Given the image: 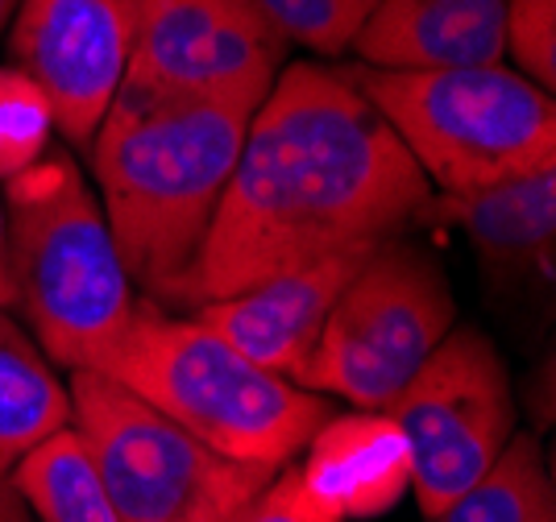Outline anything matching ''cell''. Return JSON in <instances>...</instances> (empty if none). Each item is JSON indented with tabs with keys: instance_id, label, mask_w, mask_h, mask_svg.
I'll use <instances>...</instances> for the list:
<instances>
[{
	"instance_id": "obj_14",
	"label": "cell",
	"mask_w": 556,
	"mask_h": 522,
	"mask_svg": "<svg viewBox=\"0 0 556 522\" xmlns=\"http://www.w3.org/2000/svg\"><path fill=\"white\" fill-rule=\"evenodd\" d=\"M428 207H437L444 220L465 228L486 270L498 273L503 282H532L535 270L548 278L556 228V166L523 179L494 182L482 191L428 200Z\"/></svg>"
},
{
	"instance_id": "obj_21",
	"label": "cell",
	"mask_w": 556,
	"mask_h": 522,
	"mask_svg": "<svg viewBox=\"0 0 556 522\" xmlns=\"http://www.w3.org/2000/svg\"><path fill=\"white\" fill-rule=\"evenodd\" d=\"M237 522H345V519H337L325 501L303 485L295 464H282L275 478L257 489L254 501L241 510Z\"/></svg>"
},
{
	"instance_id": "obj_23",
	"label": "cell",
	"mask_w": 556,
	"mask_h": 522,
	"mask_svg": "<svg viewBox=\"0 0 556 522\" xmlns=\"http://www.w3.org/2000/svg\"><path fill=\"white\" fill-rule=\"evenodd\" d=\"M0 307H17V287H13V262H9V216H4V195H0Z\"/></svg>"
},
{
	"instance_id": "obj_24",
	"label": "cell",
	"mask_w": 556,
	"mask_h": 522,
	"mask_svg": "<svg viewBox=\"0 0 556 522\" xmlns=\"http://www.w3.org/2000/svg\"><path fill=\"white\" fill-rule=\"evenodd\" d=\"M0 522H38L34 510L25 506V498L17 494V485H13L4 464H0Z\"/></svg>"
},
{
	"instance_id": "obj_10",
	"label": "cell",
	"mask_w": 556,
	"mask_h": 522,
	"mask_svg": "<svg viewBox=\"0 0 556 522\" xmlns=\"http://www.w3.org/2000/svg\"><path fill=\"white\" fill-rule=\"evenodd\" d=\"M129 0H17L9 22L13 67L50 104L54 133L88 145L129 67Z\"/></svg>"
},
{
	"instance_id": "obj_1",
	"label": "cell",
	"mask_w": 556,
	"mask_h": 522,
	"mask_svg": "<svg viewBox=\"0 0 556 522\" xmlns=\"http://www.w3.org/2000/svg\"><path fill=\"white\" fill-rule=\"evenodd\" d=\"M428 200L432 182L353 75L312 59L287 63L250 116L184 307L328 253L382 245Z\"/></svg>"
},
{
	"instance_id": "obj_5",
	"label": "cell",
	"mask_w": 556,
	"mask_h": 522,
	"mask_svg": "<svg viewBox=\"0 0 556 522\" xmlns=\"http://www.w3.org/2000/svg\"><path fill=\"white\" fill-rule=\"evenodd\" d=\"M424 179L444 195L553 170L556 104L507 63L448 71H353Z\"/></svg>"
},
{
	"instance_id": "obj_25",
	"label": "cell",
	"mask_w": 556,
	"mask_h": 522,
	"mask_svg": "<svg viewBox=\"0 0 556 522\" xmlns=\"http://www.w3.org/2000/svg\"><path fill=\"white\" fill-rule=\"evenodd\" d=\"M13 13H17V0H0V38L9 34V22H13Z\"/></svg>"
},
{
	"instance_id": "obj_13",
	"label": "cell",
	"mask_w": 556,
	"mask_h": 522,
	"mask_svg": "<svg viewBox=\"0 0 556 522\" xmlns=\"http://www.w3.org/2000/svg\"><path fill=\"white\" fill-rule=\"evenodd\" d=\"M303 485L337 519H378L412 489V453L387 410L328 415L303 444Z\"/></svg>"
},
{
	"instance_id": "obj_8",
	"label": "cell",
	"mask_w": 556,
	"mask_h": 522,
	"mask_svg": "<svg viewBox=\"0 0 556 522\" xmlns=\"http://www.w3.org/2000/svg\"><path fill=\"white\" fill-rule=\"evenodd\" d=\"M71 428L79 432L121 522H187L220 489L270 469L216 456L175 419L96 369H71Z\"/></svg>"
},
{
	"instance_id": "obj_3",
	"label": "cell",
	"mask_w": 556,
	"mask_h": 522,
	"mask_svg": "<svg viewBox=\"0 0 556 522\" xmlns=\"http://www.w3.org/2000/svg\"><path fill=\"white\" fill-rule=\"evenodd\" d=\"M100 373L129 386L216 456L278 473L303 453L332 407L291 378L241 357L195 316L141 295Z\"/></svg>"
},
{
	"instance_id": "obj_18",
	"label": "cell",
	"mask_w": 556,
	"mask_h": 522,
	"mask_svg": "<svg viewBox=\"0 0 556 522\" xmlns=\"http://www.w3.org/2000/svg\"><path fill=\"white\" fill-rule=\"evenodd\" d=\"M378 0H257L287 46H300L316 59H341L353 50L362 25Z\"/></svg>"
},
{
	"instance_id": "obj_11",
	"label": "cell",
	"mask_w": 556,
	"mask_h": 522,
	"mask_svg": "<svg viewBox=\"0 0 556 522\" xmlns=\"http://www.w3.org/2000/svg\"><path fill=\"white\" fill-rule=\"evenodd\" d=\"M374 250L378 245H357V250L328 253L320 262H307L295 270L266 273L232 295L191 307V316L208 323L241 357L295 382L320 341V328L337 295L345 291V282Z\"/></svg>"
},
{
	"instance_id": "obj_16",
	"label": "cell",
	"mask_w": 556,
	"mask_h": 522,
	"mask_svg": "<svg viewBox=\"0 0 556 522\" xmlns=\"http://www.w3.org/2000/svg\"><path fill=\"white\" fill-rule=\"evenodd\" d=\"M25 506L38 522H121L109 489L75 428H59L9 464Z\"/></svg>"
},
{
	"instance_id": "obj_15",
	"label": "cell",
	"mask_w": 556,
	"mask_h": 522,
	"mask_svg": "<svg viewBox=\"0 0 556 522\" xmlns=\"http://www.w3.org/2000/svg\"><path fill=\"white\" fill-rule=\"evenodd\" d=\"M71 423V390L54 361L25 332L9 307H0V464L9 469L38 440Z\"/></svg>"
},
{
	"instance_id": "obj_4",
	"label": "cell",
	"mask_w": 556,
	"mask_h": 522,
	"mask_svg": "<svg viewBox=\"0 0 556 522\" xmlns=\"http://www.w3.org/2000/svg\"><path fill=\"white\" fill-rule=\"evenodd\" d=\"M17 311L63 369H104L134 316V282L100 200L67 150L4 182Z\"/></svg>"
},
{
	"instance_id": "obj_20",
	"label": "cell",
	"mask_w": 556,
	"mask_h": 522,
	"mask_svg": "<svg viewBox=\"0 0 556 522\" xmlns=\"http://www.w3.org/2000/svg\"><path fill=\"white\" fill-rule=\"evenodd\" d=\"M503 38L515 71L535 88L556 84V0H503Z\"/></svg>"
},
{
	"instance_id": "obj_22",
	"label": "cell",
	"mask_w": 556,
	"mask_h": 522,
	"mask_svg": "<svg viewBox=\"0 0 556 522\" xmlns=\"http://www.w3.org/2000/svg\"><path fill=\"white\" fill-rule=\"evenodd\" d=\"M275 478V473H266V478H250V481H241V485H229V489H220L216 498H208L195 514L187 522H237L241 519V510L254 501V494L266 485V481Z\"/></svg>"
},
{
	"instance_id": "obj_12",
	"label": "cell",
	"mask_w": 556,
	"mask_h": 522,
	"mask_svg": "<svg viewBox=\"0 0 556 522\" xmlns=\"http://www.w3.org/2000/svg\"><path fill=\"white\" fill-rule=\"evenodd\" d=\"M353 54L378 71L507 63L503 0H378Z\"/></svg>"
},
{
	"instance_id": "obj_19",
	"label": "cell",
	"mask_w": 556,
	"mask_h": 522,
	"mask_svg": "<svg viewBox=\"0 0 556 522\" xmlns=\"http://www.w3.org/2000/svg\"><path fill=\"white\" fill-rule=\"evenodd\" d=\"M54 116L42 88L17 67H0V182L29 170L50 150Z\"/></svg>"
},
{
	"instance_id": "obj_6",
	"label": "cell",
	"mask_w": 556,
	"mask_h": 522,
	"mask_svg": "<svg viewBox=\"0 0 556 522\" xmlns=\"http://www.w3.org/2000/svg\"><path fill=\"white\" fill-rule=\"evenodd\" d=\"M453 323L457 303L441 262L391 237L337 295L295 382L353 410H387Z\"/></svg>"
},
{
	"instance_id": "obj_2",
	"label": "cell",
	"mask_w": 556,
	"mask_h": 522,
	"mask_svg": "<svg viewBox=\"0 0 556 522\" xmlns=\"http://www.w3.org/2000/svg\"><path fill=\"white\" fill-rule=\"evenodd\" d=\"M254 109L125 88L92 133V175L116 253L141 295L184 307Z\"/></svg>"
},
{
	"instance_id": "obj_9",
	"label": "cell",
	"mask_w": 556,
	"mask_h": 522,
	"mask_svg": "<svg viewBox=\"0 0 556 522\" xmlns=\"http://www.w3.org/2000/svg\"><path fill=\"white\" fill-rule=\"evenodd\" d=\"M129 9L125 88L257 109L291 54L257 0H129Z\"/></svg>"
},
{
	"instance_id": "obj_17",
	"label": "cell",
	"mask_w": 556,
	"mask_h": 522,
	"mask_svg": "<svg viewBox=\"0 0 556 522\" xmlns=\"http://www.w3.org/2000/svg\"><path fill=\"white\" fill-rule=\"evenodd\" d=\"M428 522H556L540 444L515 432L486 473Z\"/></svg>"
},
{
	"instance_id": "obj_7",
	"label": "cell",
	"mask_w": 556,
	"mask_h": 522,
	"mask_svg": "<svg viewBox=\"0 0 556 522\" xmlns=\"http://www.w3.org/2000/svg\"><path fill=\"white\" fill-rule=\"evenodd\" d=\"M412 453V494L437 519L486 473L515 435V394L482 328H448L387 407Z\"/></svg>"
}]
</instances>
